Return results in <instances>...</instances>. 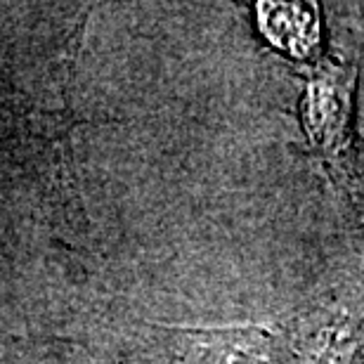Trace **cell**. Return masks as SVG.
I'll return each mask as SVG.
<instances>
[{
	"instance_id": "1",
	"label": "cell",
	"mask_w": 364,
	"mask_h": 364,
	"mask_svg": "<svg viewBox=\"0 0 364 364\" xmlns=\"http://www.w3.org/2000/svg\"><path fill=\"white\" fill-rule=\"evenodd\" d=\"M272 338L260 329H218L189 336V364H272Z\"/></svg>"
}]
</instances>
